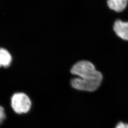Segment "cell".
Here are the masks:
<instances>
[{"label":"cell","mask_w":128,"mask_h":128,"mask_svg":"<svg viewBox=\"0 0 128 128\" xmlns=\"http://www.w3.org/2000/svg\"><path fill=\"white\" fill-rule=\"evenodd\" d=\"M102 74L99 71L94 75L88 78H74L71 81V86L74 88L81 91L94 92L100 86L102 80Z\"/></svg>","instance_id":"cell-1"},{"label":"cell","mask_w":128,"mask_h":128,"mask_svg":"<svg viewBox=\"0 0 128 128\" xmlns=\"http://www.w3.org/2000/svg\"><path fill=\"white\" fill-rule=\"evenodd\" d=\"M11 106L17 114H26L31 108L32 101L26 94L16 92L11 98Z\"/></svg>","instance_id":"cell-2"},{"label":"cell","mask_w":128,"mask_h":128,"mask_svg":"<svg viewBox=\"0 0 128 128\" xmlns=\"http://www.w3.org/2000/svg\"><path fill=\"white\" fill-rule=\"evenodd\" d=\"M94 65L87 60L78 61L72 67L71 73L78 78H84L94 75L97 72Z\"/></svg>","instance_id":"cell-3"},{"label":"cell","mask_w":128,"mask_h":128,"mask_svg":"<svg viewBox=\"0 0 128 128\" xmlns=\"http://www.w3.org/2000/svg\"><path fill=\"white\" fill-rule=\"evenodd\" d=\"M114 30L117 35L125 40H128V22L118 20L115 22Z\"/></svg>","instance_id":"cell-4"},{"label":"cell","mask_w":128,"mask_h":128,"mask_svg":"<svg viewBox=\"0 0 128 128\" xmlns=\"http://www.w3.org/2000/svg\"><path fill=\"white\" fill-rule=\"evenodd\" d=\"M12 62V56L9 52L3 48H0V67H9Z\"/></svg>","instance_id":"cell-5"},{"label":"cell","mask_w":128,"mask_h":128,"mask_svg":"<svg viewBox=\"0 0 128 128\" xmlns=\"http://www.w3.org/2000/svg\"><path fill=\"white\" fill-rule=\"evenodd\" d=\"M128 3L127 0H109L107 1V4L110 9L117 12L124 10Z\"/></svg>","instance_id":"cell-6"},{"label":"cell","mask_w":128,"mask_h":128,"mask_svg":"<svg viewBox=\"0 0 128 128\" xmlns=\"http://www.w3.org/2000/svg\"><path fill=\"white\" fill-rule=\"evenodd\" d=\"M6 118V115L4 109L0 105V125L2 124Z\"/></svg>","instance_id":"cell-7"},{"label":"cell","mask_w":128,"mask_h":128,"mask_svg":"<svg viewBox=\"0 0 128 128\" xmlns=\"http://www.w3.org/2000/svg\"><path fill=\"white\" fill-rule=\"evenodd\" d=\"M115 128H128V124L120 122L117 125Z\"/></svg>","instance_id":"cell-8"}]
</instances>
